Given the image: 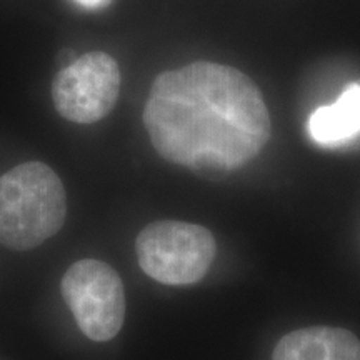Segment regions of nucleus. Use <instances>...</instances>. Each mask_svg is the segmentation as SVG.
I'll return each mask as SVG.
<instances>
[{"mask_svg": "<svg viewBox=\"0 0 360 360\" xmlns=\"http://www.w3.org/2000/svg\"><path fill=\"white\" fill-rule=\"evenodd\" d=\"M152 146L200 175H224L259 155L270 117L257 85L233 67L193 62L160 74L143 109Z\"/></svg>", "mask_w": 360, "mask_h": 360, "instance_id": "f257e3e1", "label": "nucleus"}, {"mask_svg": "<svg viewBox=\"0 0 360 360\" xmlns=\"http://www.w3.org/2000/svg\"><path fill=\"white\" fill-rule=\"evenodd\" d=\"M67 195L58 175L42 162L17 165L0 177V244L32 250L65 222Z\"/></svg>", "mask_w": 360, "mask_h": 360, "instance_id": "f03ea898", "label": "nucleus"}, {"mask_svg": "<svg viewBox=\"0 0 360 360\" xmlns=\"http://www.w3.org/2000/svg\"><path fill=\"white\" fill-rule=\"evenodd\" d=\"M139 265L165 285H191L204 278L215 259L214 236L205 227L160 220L143 227L135 240Z\"/></svg>", "mask_w": 360, "mask_h": 360, "instance_id": "7ed1b4c3", "label": "nucleus"}, {"mask_svg": "<svg viewBox=\"0 0 360 360\" xmlns=\"http://www.w3.org/2000/svg\"><path fill=\"white\" fill-rule=\"evenodd\" d=\"M62 295L82 334L107 342L119 334L125 319V294L119 274L96 259L72 264L62 278Z\"/></svg>", "mask_w": 360, "mask_h": 360, "instance_id": "20e7f679", "label": "nucleus"}, {"mask_svg": "<svg viewBox=\"0 0 360 360\" xmlns=\"http://www.w3.org/2000/svg\"><path fill=\"white\" fill-rule=\"evenodd\" d=\"M120 94V69L105 52H87L64 65L52 80V101L58 114L75 124H94L107 117Z\"/></svg>", "mask_w": 360, "mask_h": 360, "instance_id": "39448f33", "label": "nucleus"}, {"mask_svg": "<svg viewBox=\"0 0 360 360\" xmlns=\"http://www.w3.org/2000/svg\"><path fill=\"white\" fill-rule=\"evenodd\" d=\"M272 360H360V340L345 328H300L278 340Z\"/></svg>", "mask_w": 360, "mask_h": 360, "instance_id": "423d86ee", "label": "nucleus"}, {"mask_svg": "<svg viewBox=\"0 0 360 360\" xmlns=\"http://www.w3.org/2000/svg\"><path fill=\"white\" fill-rule=\"evenodd\" d=\"M309 137L322 147L344 146L360 135V82L344 89L334 103L312 112L307 122Z\"/></svg>", "mask_w": 360, "mask_h": 360, "instance_id": "0eeeda50", "label": "nucleus"}, {"mask_svg": "<svg viewBox=\"0 0 360 360\" xmlns=\"http://www.w3.org/2000/svg\"><path fill=\"white\" fill-rule=\"evenodd\" d=\"M75 4L84 8H89V11H94V8H102L103 6L109 4V0H74Z\"/></svg>", "mask_w": 360, "mask_h": 360, "instance_id": "6e6552de", "label": "nucleus"}]
</instances>
